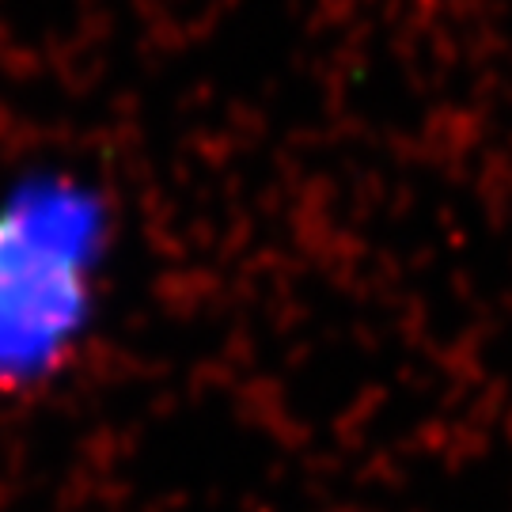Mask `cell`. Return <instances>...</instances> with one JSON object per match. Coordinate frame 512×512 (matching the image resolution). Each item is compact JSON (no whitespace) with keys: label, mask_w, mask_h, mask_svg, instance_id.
<instances>
[{"label":"cell","mask_w":512,"mask_h":512,"mask_svg":"<svg viewBox=\"0 0 512 512\" xmlns=\"http://www.w3.org/2000/svg\"><path fill=\"white\" fill-rule=\"evenodd\" d=\"M99 236V202L65 179H31L0 202V357H38L73 334Z\"/></svg>","instance_id":"obj_1"}]
</instances>
